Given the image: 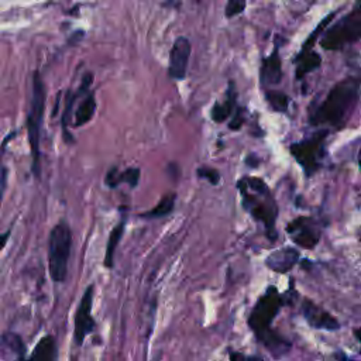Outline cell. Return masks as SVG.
I'll return each instance as SVG.
<instances>
[{
  "mask_svg": "<svg viewBox=\"0 0 361 361\" xmlns=\"http://www.w3.org/2000/svg\"><path fill=\"white\" fill-rule=\"evenodd\" d=\"M281 306H282V296L279 295L276 288L271 286L258 299L257 305L254 306V309L248 317V326L257 336L258 341H261L275 355L286 353L288 348L290 347V344L288 341H285L283 337L278 336L269 327L271 322L278 314Z\"/></svg>",
  "mask_w": 361,
  "mask_h": 361,
  "instance_id": "obj_1",
  "label": "cell"
},
{
  "mask_svg": "<svg viewBox=\"0 0 361 361\" xmlns=\"http://www.w3.org/2000/svg\"><path fill=\"white\" fill-rule=\"evenodd\" d=\"M361 80L357 76H348L337 82L327 93L323 103L312 114L313 124H341L358 100Z\"/></svg>",
  "mask_w": 361,
  "mask_h": 361,
  "instance_id": "obj_2",
  "label": "cell"
},
{
  "mask_svg": "<svg viewBox=\"0 0 361 361\" xmlns=\"http://www.w3.org/2000/svg\"><path fill=\"white\" fill-rule=\"evenodd\" d=\"M245 209L254 219L261 221L268 233V237L276 240L275 220H276V204L275 200L262 179L244 178L237 183Z\"/></svg>",
  "mask_w": 361,
  "mask_h": 361,
  "instance_id": "obj_3",
  "label": "cell"
},
{
  "mask_svg": "<svg viewBox=\"0 0 361 361\" xmlns=\"http://www.w3.org/2000/svg\"><path fill=\"white\" fill-rule=\"evenodd\" d=\"M361 38V0H357L351 11L333 24L323 35L320 45L329 51H338Z\"/></svg>",
  "mask_w": 361,
  "mask_h": 361,
  "instance_id": "obj_4",
  "label": "cell"
},
{
  "mask_svg": "<svg viewBox=\"0 0 361 361\" xmlns=\"http://www.w3.org/2000/svg\"><path fill=\"white\" fill-rule=\"evenodd\" d=\"M72 247V233L65 221L58 223L49 233L48 267L55 282H63L68 274V261Z\"/></svg>",
  "mask_w": 361,
  "mask_h": 361,
  "instance_id": "obj_5",
  "label": "cell"
},
{
  "mask_svg": "<svg viewBox=\"0 0 361 361\" xmlns=\"http://www.w3.org/2000/svg\"><path fill=\"white\" fill-rule=\"evenodd\" d=\"M45 107V87L44 82L38 72L32 76V96L31 106L27 116V128H28V141L32 155V169L38 175V161H39V128L42 123V114Z\"/></svg>",
  "mask_w": 361,
  "mask_h": 361,
  "instance_id": "obj_6",
  "label": "cell"
},
{
  "mask_svg": "<svg viewBox=\"0 0 361 361\" xmlns=\"http://www.w3.org/2000/svg\"><path fill=\"white\" fill-rule=\"evenodd\" d=\"M326 137H327V131L322 130L314 133L312 137L290 145V154L296 159V162L302 166L306 176L314 175L322 166V159L324 157Z\"/></svg>",
  "mask_w": 361,
  "mask_h": 361,
  "instance_id": "obj_7",
  "label": "cell"
},
{
  "mask_svg": "<svg viewBox=\"0 0 361 361\" xmlns=\"http://www.w3.org/2000/svg\"><path fill=\"white\" fill-rule=\"evenodd\" d=\"M92 302H93V286L89 285L82 295L79 302L76 316H75V341L76 344H82L85 337L93 331L94 320L92 317Z\"/></svg>",
  "mask_w": 361,
  "mask_h": 361,
  "instance_id": "obj_8",
  "label": "cell"
},
{
  "mask_svg": "<svg viewBox=\"0 0 361 361\" xmlns=\"http://www.w3.org/2000/svg\"><path fill=\"white\" fill-rule=\"evenodd\" d=\"M293 243L303 248H313L320 238V231L316 227V223L309 217H298L290 221L286 227Z\"/></svg>",
  "mask_w": 361,
  "mask_h": 361,
  "instance_id": "obj_9",
  "label": "cell"
},
{
  "mask_svg": "<svg viewBox=\"0 0 361 361\" xmlns=\"http://www.w3.org/2000/svg\"><path fill=\"white\" fill-rule=\"evenodd\" d=\"M190 42L185 37L175 39L169 52V76L172 79H183L190 56Z\"/></svg>",
  "mask_w": 361,
  "mask_h": 361,
  "instance_id": "obj_10",
  "label": "cell"
},
{
  "mask_svg": "<svg viewBox=\"0 0 361 361\" xmlns=\"http://www.w3.org/2000/svg\"><path fill=\"white\" fill-rule=\"evenodd\" d=\"M302 310H303V314H305V319L307 320V323L310 326H313L314 329H324V330H330V331L340 329V323L337 322V319H334L330 313L324 312L323 309H320L310 300L303 302Z\"/></svg>",
  "mask_w": 361,
  "mask_h": 361,
  "instance_id": "obj_11",
  "label": "cell"
},
{
  "mask_svg": "<svg viewBox=\"0 0 361 361\" xmlns=\"http://www.w3.org/2000/svg\"><path fill=\"white\" fill-rule=\"evenodd\" d=\"M298 259H299L298 250H295L292 247H285L282 250L271 252L267 257L265 264L268 268H271L275 272H288L289 269L293 268V265L298 262Z\"/></svg>",
  "mask_w": 361,
  "mask_h": 361,
  "instance_id": "obj_12",
  "label": "cell"
},
{
  "mask_svg": "<svg viewBox=\"0 0 361 361\" xmlns=\"http://www.w3.org/2000/svg\"><path fill=\"white\" fill-rule=\"evenodd\" d=\"M282 79V66L278 49L262 61L259 71V80L262 85H278Z\"/></svg>",
  "mask_w": 361,
  "mask_h": 361,
  "instance_id": "obj_13",
  "label": "cell"
},
{
  "mask_svg": "<svg viewBox=\"0 0 361 361\" xmlns=\"http://www.w3.org/2000/svg\"><path fill=\"white\" fill-rule=\"evenodd\" d=\"M56 360V344L52 336L42 337L34 347L30 361H55Z\"/></svg>",
  "mask_w": 361,
  "mask_h": 361,
  "instance_id": "obj_14",
  "label": "cell"
},
{
  "mask_svg": "<svg viewBox=\"0 0 361 361\" xmlns=\"http://www.w3.org/2000/svg\"><path fill=\"white\" fill-rule=\"evenodd\" d=\"M235 96H237V94H235V90H234V85L230 82V86H228V89H227V97H226V100L221 102V103H216V104L213 106V109H212L210 116H212L213 121L221 123V121H224L226 118H228V116L231 114V111H233V109H234V106H235Z\"/></svg>",
  "mask_w": 361,
  "mask_h": 361,
  "instance_id": "obj_15",
  "label": "cell"
},
{
  "mask_svg": "<svg viewBox=\"0 0 361 361\" xmlns=\"http://www.w3.org/2000/svg\"><path fill=\"white\" fill-rule=\"evenodd\" d=\"M295 61H296V69H295L296 79H302L306 73L320 66L322 58L316 51H309L306 54H298Z\"/></svg>",
  "mask_w": 361,
  "mask_h": 361,
  "instance_id": "obj_16",
  "label": "cell"
},
{
  "mask_svg": "<svg viewBox=\"0 0 361 361\" xmlns=\"http://www.w3.org/2000/svg\"><path fill=\"white\" fill-rule=\"evenodd\" d=\"M138 178H140V171L137 168H128L121 172H118L116 168H113L110 172H107L106 183L110 188H114L123 182L128 183L130 186H135L138 183Z\"/></svg>",
  "mask_w": 361,
  "mask_h": 361,
  "instance_id": "obj_17",
  "label": "cell"
},
{
  "mask_svg": "<svg viewBox=\"0 0 361 361\" xmlns=\"http://www.w3.org/2000/svg\"><path fill=\"white\" fill-rule=\"evenodd\" d=\"M94 111H96V100H94V96L92 93H89V94H86V97L82 100V103L76 109L73 124L76 127L86 124L93 117Z\"/></svg>",
  "mask_w": 361,
  "mask_h": 361,
  "instance_id": "obj_18",
  "label": "cell"
},
{
  "mask_svg": "<svg viewBox=\"0 0 361 361\" xmlns=\"http://www.w3.org/2000/svg\"><path fill=\"white\" fill-rule=\"evenodd\" d=\"M124 233V221H120L110 233L109 240H107V247H106V255H104V265L111 268L113 267V259H114V251L121 240V235Z\"/></svg>",
  "mask_w": 361,
  "mask_h": 361,
  "instance_id": "obj_19",
  "label": "cell"
},
{
  "mask_svg": "<svg viewBox=\"0 0 361 361\" xmlns=\"http://www.w3.org/2000/svg\"><path fill=\"white\" fill-rule=\"evenodd\" d=\"M175 193H168L165 195L155 207H152L149 212L144 213L142 217L147 219H157V217H164L166 214H169L175 206Z\"/></svg>",
  "mask_w": 361,
  "mask_h": 361,
  "instance_id": "obj_20",
  "label": "cell"
},
{
  "mask_svg": "<svg viewBox=\"0 0 361 361\" xmlns=\"http://www.w3.org/2000/svg\"><path fill=\"white\" fill-rule=\"evenodd\" d=\"M265 99L272 110L275 111H286L289 106V97L278 90H268L265 93Z\"/></svg>",
  "mask_w": 361,
  "mask_h": 361,
  "instance_id": "obj_21",
  "label": "cell"
},
{
  "mask_svg": "<svg viewBox=\"0 0 361 361\" xmlns=\"http://www.w3.org/2000/svg\"><path fill=\"white\" fill-rule=\"evenodd\" d=\"M244 8H245V0H228L226 4L224 14H226V17L231 18V17L243 13Z\"/></svg>",
  "mask_w": 361,
  "mask_h": 361,
  "instance_id": "obj_22",
  "label": "cell"
},
{
  "mask_svg": "<svg viewBox=\"0 0 361 361\" xmlns=\"http://www.w3.org/2000/svg\"><path fill=\"white\" fill-rule=\"evenodd\" d=\"M196 173H197V176H199V178H204V179H207L212 185H217V183H219V180H220V175H219V172H217L216 169H213V168L203 166V168H199V169L196 171Z\"/></svg>",
  "mask_w": 361,
  "mask_h": 361,
  "instance_id": "obj_23",
  "label": "cell"
},
{
  "mask_svg": "<svg viewBox=\"0 0 361 361\" xmlns=\"http://www.w3.org/2000/svg\"><path fill=\"white\" fill-rule=\"evenodd\" d=\"M230 361H264L261 357L244 355L238 351H230Z\"/></svg>",
  "mask_w": 361,
  "mask_h": 361,
  "instance_id": "obj_24",
  "label": "cell"
},
{
  "mask_svg": "<svg viewBox=\"0 0 361 361\" xmlns=\"http://www.w3.org/2000/svg\"><path fill=\"white\" fill-rule=\"evenodd\" d=\"M243 121H244V116H243V110L241 109H238L237 110V113L234 114V117H233V120L230 121V124H228V127L231 128V130H238L241 126H243Z\"/></svg>",
  "mask_w": 361,
  "mask_h": 361,
  "instance_id": "obj_25",
  "label": "cell"
},
{
  "mask_svg": "<svg viewBox=\"0 0 361 361\" xmlns=\"http://www.w3.org/2000/svg\"><path fill=\"white\" fill-rule=\"evenodd\" d=\"M8 235H10V231H7L6 234H1V235H0V248L4 245V243H6L7 238H8Z\"/></svg>",
  "mask_w": 361,
  "mask_h": 361,
  "instance_id": "obj_26",
  "label": "cell"
},
{
  "mask_svg": "<svg viewBox=\"0 0 361 361\" xmlns=\"http://www.w3.org/2000/svg\"><path fill=\"white\" fill-rule=\"evenodd\" d=\"M337 360H338V361H358V360L350 358V357H347V355H344V354H338V355H337Z\"/></svg>",
  "mask_w": 361,
  "mask_h": 361,
  "instance_id": "obj_27",
  "label": "cell"
},
{
  "mask_svg": "<svg viewBox=\"0 0 361 361\" xmlns=\"http://www.w3.org/2000/svg\"><path fill=\"white\" fill-rule=\"evenodd\" d=\"M354 336L357 337V340H358V341H361V327H360V329H355V330H354Z\"/></svg>",
  "mask_w": 361,
  "mask_h": 361,
  "instance_id": "obj_28",
  "label": "cell"
},
{
  "mask_svg": "<svg viewBox=\"0 0 361 361\" xmlns=\"http://www.w3.org/2000/svg\"><path fill=\"white\" fill-rule=\"evenodd\" d=\"M358 165L361 168V148H360V152H358Z\"/></svg>",
  "mask_w": 361,
  "mask_h": 361,
  "instance_id": "obj_29",
  "label": "cell"
}]
</instances>
